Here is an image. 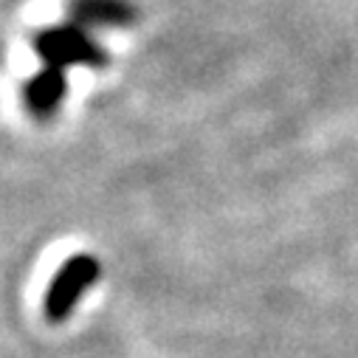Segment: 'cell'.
Listing matches in <instances>:
<instances>
[{
	"mask_svg": "<svg viewBox=\"0 0 358 358\" xmlns=\"http://www.w3.org/2000/svg\"><path fill=\"white\" fill-rule=\"evenodd\" d=\"M102 277V262L99 257L87 254V251H76L71 254L48 282L45 296H43V316L51 324H62L73 316L76 305L91 294V288L99 282Z\"/></svg>",
	"mask_w": 358,
	"mask_h": 358,
	"instance_id": "cell-1",
	"label": "cell"
},
{
	"mask_svg": "<svg viewBox=\"0 0 358 358\" xmlns=\"http://www.w3.org/2000/svg\"><path fill=\"white\" fill-rule=\"evenodd\" d=\"M34 54L54 68H105L110 54L102 43L94 40V34L76 26V23H62V26H48L40 29L31 37Z\"/></svg>",
	"mask_w": 358,
	"mask_h": 358,
	"instance_id": "cell-2",
	"label": "cell"
},
{
	"mask_svg": "<svg viewBox=\"0 0 358 358\" xmlns=\"http://www.w3.org/2000/svg\"><path fill=\"white\" fill-rule=\"evenodd\" d=\"M71 23L82 29H130L138 23L133 0H68Z\"/></svg>",
	"mask_w": 358,
	"mask_h": 358,
	"instance_id": "cell-3",
	"label": "cell"
},
{
	"mask_svg": "<svg viewBox=\"0 0 358 358\" xmlns=\"http://www.w3.org/2000/svg\"><path fill=\"white\" fill-rule=\"evenodd\" d=\"M68 96V73L62 68H54V65H45L40 68L34 76H29V82L23 85V102H26V110L45 122V119H54L62 108Z\"/></svg>",
	"mask_w": 358,
	"mask_h": 358,
	"instance_id": "cell-4",
	"label": "cell"
}]
</instances>
